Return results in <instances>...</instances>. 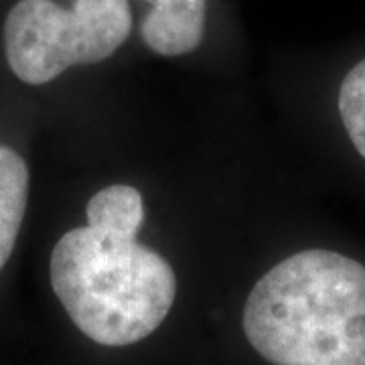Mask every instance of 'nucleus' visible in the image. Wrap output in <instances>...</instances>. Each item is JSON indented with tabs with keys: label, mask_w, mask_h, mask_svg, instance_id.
Returning <instances> with one entry per match:
<instances>
[{
	"label": "nucleus",
	"mask_w": 365,
	"mask_h": 365,
	"mask_svg": "<svg viewBox=\"0 0 365 365\" xmlns=\"http://www.w3.org/2000/svg\"><path fill=\"white\" fill-rule=\"evenodd\" d=\"M143 195L110 185L88 203V225L69 230L51 252V287L79 331L98 345L126 347L165 323L177 297L175 270L136 235Z\"/></svg>",
	"instance_id": "f257e3e1"
},
{
	"label": "nucleus",
	"mask_w": 365,
	"mask_h": 365,
	"mask_svg": "<svg viewBox=\"0 0 365 365\" xmlns=\"http://www.w3.org/2000/svg\"><path fill=\"white\" fill-rule=\"evenodd\" d=\"M244 333L274 365H365V266L319 248L282 260L252 288Z\"/></svg>",
	"instance_id": "f03ea898"
},
{
	"label": "nucleus",
	"mask_w": 365,
	"mask_h": 365,
	"mask_svg": "<svg viewBox=\"0 0 365 365\" xmlns=\"http://www.w3.org/2000/svg\"><path fill=\"white\" fill-rule=\"evenodd\" d=\"M130 31L128 0H76L73 9L19 0L4 21V51L16 78L43 86L69 67L112 57Z\"/></svg>",
	"instance_id": "7ed1b4c3"
},
{
	"label": "nucleus",
	"mask_w": 365,
	"mask_h": 365,
	"mask_svg": "<svg viewBox=\"0 0 365 365\" xmlns=\"http://www.w3.org/2000/svg\"><path fill=\"white\" fill-rule=\"evenodd\" d=\"M153 9L140 33L148 49L165 57L195 51L205 35L207 0H144Z\"/></svg>",
	"instance_id": "20e7f679"
},
{
	"label": "nucleus",
	"mask_w": 365,
	"mask_h": 365,
	"mask_svg": "<svg viewBox=\"0 0 365 365\" xmlns=\"http://www.w3.org/2000/svg\"><path fill=\"white\" fill-rule=\"evenodd\" d=\"M29 167L11 146L0 144V270L13 254L25 220Z\"/></svg>",
	"instance_id": "39448f33"
},
{
	"label": "nucleus",
	"mask_w": 365,
	"mask_h": 365,
	"mask_svg": "<svg viewBox=\"0 0 365 365\" xmlns=\"http://www.w3.org/2000/svg\"><path fill=\"white\" fill-rule=\"evenodd\" d=\"M339 114L353 146L365 158V59L341 83Z\"/></svg>",
	"instance_id": "423d86ee"
}]
</instances>
